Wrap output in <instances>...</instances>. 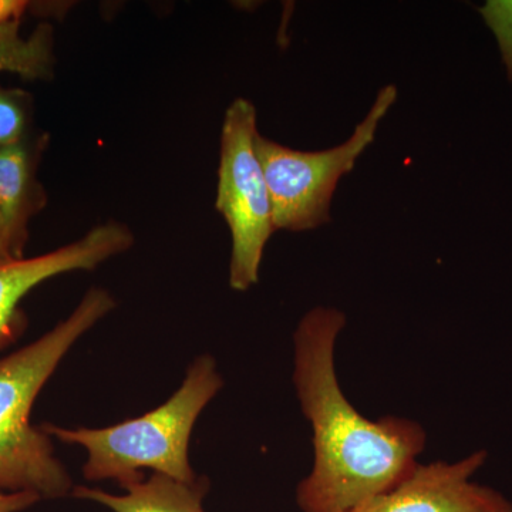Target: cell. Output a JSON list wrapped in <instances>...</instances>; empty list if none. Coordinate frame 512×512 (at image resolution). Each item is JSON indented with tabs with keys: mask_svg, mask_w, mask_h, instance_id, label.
I'll use <instances>...</instances> for the list:
<instances>
[{
	"mask_svg": "<svg viewBox=\"0 0 512 512\" xmlns=\"http://www.w3.org/2000/svg\"><path fill=\"white\" fill-rule=\"evenodd\" d=\"M346 316L315 308L293 336V384L311 423L315 460L296 488L302 512H348L386 493L412 474L426 447L417 421L360 414L340 389L335 348Z\"/></svg>",
	"mask_w": 512,
	"mask_h": 512,
	"instance_id": "obj_1",
	"label": "cell"
},
{
	"mask_svg": "<svg viewBox=\"0 0 512 512\" xmlns=\"http://www.w3.org/2000/svg\"><path fill=\"white\" fill-rule=\"evenodd\" d=\"M114 308L107 289H89L69 318L0 359V491L33 493L42 500L72 495L76 485L56 457L52 437L33 426L30 416L64 356Z\"/></svg>",
	"mask_w": 512,
	"mask_h": 512,
	"instance_id": "obj_2",
	"label": "cell"
},
{
	"mask_svg": "<svg viewBox=\"0 0 512 512\" xmlns=\"http://www.w3.org/2000/svg\"><path fill=\"white\" fill-rule=\"evenodd\" d=\"M224 379L211 355L195 357L173 396L143 416L109 427H66L43 424L50 437L86 450L83 477L114 480L126 488L143 480V470L184 483L197 480L191 467L190 441L195 423L221 392Z\"/></svg>",
	"mask_w": 512,
	"mask_h": 512,
	"instance_id": "obj_3",
	"label": "cell"
},
{
	"mask_svg": "<svg viewBox=\"0 0 512 512\" xmlns=\"http://www.w3.org/2000/svg\"><path fill=\"white\" fill-rule=\"evenodd\" d=\"M396 100V86L382 87L349 140L329 150H292L258 133L256 151L271 195L276 231H309L332 221L330 205L340 178L355 168L357 158L375 141L380 121Z\"/></svg>",
	"mask_w": 512,
	"mask_h": 512,
	"instance_id": "obj_4",
	"label": "cell"
},
{
	"mask_svg": "<svg viewBox=\"0 0 512 512\" xmlns=\"http://www.w3.org/2000/svg\"><path fill=\"white\" fill-rule=\"evenodd\" d=\"M258 133L254 104L241 97L232 101L222 124L215 208L231 231L229 286L238 292L258 284L266 244L276 232L271 195L256 151Z\"/></svg>",
	"mask_w": 512,
	"mask_h": 512,
	"instance_id": "obj_5",
	"label": "cell"
},
{
	"mask_svg": "<svg viewBox=\"0 0 512 512\" xmlns=\"http://www.w3.org/2000/svg\"><path fill=\"white\" fill-rule=\"evenodd\" d=\"M133 244L134 235L127 225L110 221L55 251L0 265V350L12 345L25 329L19 305L33 288L66 272L93 271Z\"/></svg>",
	"mask_w": 512,
	"mask_h": 512,
	"instance_id": "obj_6",
	"label": "cell"
},
{
	"mask_svg": "<svg viewBox=\"0 0 512 512\" xmlns=\"http://www.w3.org/2000/svg\"><path fill=\"white\" fill-rule=\"evenodd\" d=\"M487 457L480 450L457 463H419L402 483L348 512H512L503 494L471 481Z\"/></svg>",
	"mask_w": 512,
	"mask_h": 512,
	"instance_id": "obj_7",
	"label": "cell"
},
{
	"mask_svg": "<svg viewBox=\"0 0 512 512\" xmlns=\"http://www.w3.org/2000/svg\"><path fill=\"white\" fill-rule=\"evenodd\" d=\"M45 138L26 137L13 146L0 147V224L16 258L22 259L28 242L30 218L46 204L36 178L37 158Z\"/></svg>",
	"mask_w": 512,
	"mask_h": 512,
	"instance_id": "obj_8",
	"label": "cell"
},
{
	"mask_svg": "<svg viewBox=\"0 0 512 512\" xmlns=\"http://www.w3.org/2000/svg\"><path fill=\"white\" fill-rule=\"evenodd\" d=\"M208 477L200 476L192 483L153 473L137 483L127 485L126 493L117 495L76 485L73 497L104 505L113 512H205L202 503L210 491Z\"/></svg>",
	"mask_w": 512,
	"mask_h": 512,
	"instance_id": "obj_9",
	"label": "cell"
},
{
	"mask_svg": "<svg viewBox=\"0 0 512 512\" xmlns=\"http://www.w3.org/2000/svg\"><path fill=\"white\" fill-rule=\"evenodd\" d=\"M29 117V94L0 86V147L13 146L30 136Z\"/></svg>",
	"mask_w": 512,
	"mask_h": 512,
	"instance_id": "obj_10",
	"label": "cell"
},
{
	"mask_svg": "<svg viewBox=\"0 0 512 512\" xmlns=\"http://www.w3.org/2000/svg\"><path fill=\"white\" fill-rule=\"evenodd\" d=\"M42 501L33 493H8L0 491V512H22Z\"/></svg>",
	"mask_w": 512,
	"mask_h": 512,
	"instance_id": "obj_11",
	"label": "cell"
},
{
	"mask_svg": "<svg viewBox=\"0 0 512 512\" xmlns=\"http://www.w3.org/2000/svg\"><path fill=\"white\" fill-rule=\"evenodd\" d=\"M32 8V3L22 0H0V25L19 20Z\"/></svg>",
	"mask_w": 512,
	"mask_h": 512,
	"instance_id": "obj_12",
	"label": "cell"
},
{
	"mask_svg": "<svg viewBox=\"0 0 512 512\" xmlns=\"http://www.w3.org/2000/svg\"><path fill=\"white\" fill-rule=\"evenodd\" d=\"M13 261H18V258L13 254L5 231H3L2 224H0V265L9 264V262Z\"/></svg>",
	"mask_w": 512,
	"mask_h": 512,
	"instance_id": "obj_13",
	"label": "cell"
}]
</instances>
